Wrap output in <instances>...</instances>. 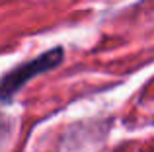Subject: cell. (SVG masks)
<instances>
[{
    "instance_id": "1",
    "label": "cell",
    "mask_w": 154,
    "mask_h": 152,
    "mask_svg": "<svg viewBox=\"0 0 154 152\" xmlns=\"http://www.w3.org/2000/svg\"><path fill=\"white\" fill-rule=\"evenodd\" d=\"M64 59V51L63 47H53L47 53H41L39 57L31 59V61L23 62V65L12 68L10 72L0 80V102L8 103L31 78L47 72V70L55 68L63 62Z\"/></svg>"
}]
</instances>
